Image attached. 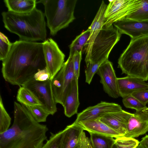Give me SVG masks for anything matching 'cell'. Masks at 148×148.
I'll use <instances>...</instances> for the list:
<instances>
[{"instance_id": "cell-1", "label": "cell", "mask_w": 148, "mask_h": 148, "mask_svg": "<svg viewBox=\"0 0 148 148\" xmlns=\"http://www.w3.org/2000/svg\"><path fill=\"white\" fill-rule=\"evenodd\" d=\"M2 62L1 72L5 80L22 86L46 67L42 42L16 41Z\"/></svg>"}, {"instance_id": "cell-2", "label": "cell", "mask_w": 148, "mask_h": 148, "mask_svg": "<svg viewBox=\"0 0 148 148\" xmlns=\"http://www.w3.org/2000/svg\"><path fill=\"white\" fill-rule=\"evenodd\" d=\"M12 126L0 134V148H41L47 139L46 125L38 122L24 105L14 103Z\"/></svg>"}, {"instance_id": "cell-3", "label": "cell", "mask_w": 148, "mask_h": 148, "mask_svg": "<svg viewBox=\"0 0 148 148\" xmlns=\"http://www.w3.org/2000/svg\"><path fill=\"white\" fill-rule=\"evenodd\" d=\"M5 28L19 37V40L29 42L45 41L47 30L44 14L36 8L24 14L9 11L1 13Z\"/></svg>"}, {"instance_id": "cell-4", "label": "cell", "mask_w": 148, "mask_h": 148, "mask_svg": "<svg viewBox=\"0 0 148 148\" xmlns=\"http://www.w3.org/2000/svg\"><path fill=\"white\" fill-rule=\"evenodd\" d=\"M118 63L122 74L148 80V36L131 39Z\"/></svg>"}, {"instance_id": "cell-5", "label": "cell", "mask_w": 148, "mask_h": 148, "mask_svg": "<svg viewBox=\"0 0 148 148\" xmlns=\"http://www.w3.org/2000/svg\"><path fill=\"white\" fill-rule=\"evenodd\" d=\"M77 0H36L44 7V15L50 35L54 36L75 19L74 13Z\"/></svg>"}, {"instance_id": "cell-6", "label": "cell", "mask_w": 148, "mask_h": 148, "mask_svg": "<svg viewBox=\"0 0 148 148\" xmlns=\"http://www.w3.org/2000/svg\"><path fill=\"white\" fill-rule=\"evenodd\" d=\"M121 34L112 25L108 27L103 26L86 53V64L89 62L102 63L108 60L110 53L119 40Z\"/></svg>"}, {"instance_id": "cell-7", "label": "cell", "mask_w": 148, "mask_h": 148, "mask_svg": "<svg viewBox=\"0 0 148 148\" xmlns=\"http://www.w3.org/2000/svg\"><path fill=\"white\" fill-rule=\"evenodd\" d=\"M75 76L73 57L69 56L62 68L51 81L54 97L57 103L63 106Z\"/></svg>"}, {"instance_id": "cell-8", "label": "cell", "mask_w": 148, "mask_h": 148, "mask_svg": "<svg viewBox=\"0 0 148 148\" xmlns=\"http://www.w3.org/2000/svg\"><path fill=\"white\" fill-rule=\"evenodd\" d=\"M103 26L108 27L114 22L124 18L139 7L141 0H114L109 1Z\"/></svg>"}, {"instance_id": "cell-9", "label": "cell", "mask_w": 148, "mask_h": 148, "mask_svg": "<svg viewBox=\"0 0 148 148\" xmlns=\"http://www.w3.org/2000/svg\"><path fill=\"white\" fill-rule=\"evenodd\" d=\"M30 90L41 103V106L50 115H53L57 111L56 104L53 95L51 80L37 81L33 78L23 86Z\"/></svg>"}, {"instance_id": "cell-10", "label": "cell", "mask_w": 148, "mask_h": 148, "mask_svg": "<svg viewBox=\"0 0 148 148\" xmlns=\"http://www.w3.org/2000/svg\"><path fill=\"white\" fill-rule=\"evenodd\" d=\"M42 44L46 67L50 74V79L52 81L62 66L65 55L52 38L46 39Z\"/></svg>"}, {"instance_id": "cell-11", "label": "cell", "mask_w": 148, "mask_h": 148, "mask_svg": "<svg viewBox=\"0 0 148 148\" xmlns=\"http://www.w3.org/2000/svg\"><path fill=\"white\" fill-rule=\"evenodd\" d=\"M62 148H92L82 127L73 123L64 129Z\"/></svg>"}, {"instance_id": "cell-12", "label": "cell", "mask_w": 148, "mask_h": 148, "mask_svg": "<svg viewBox=\"0 0 148 148\" xmlns=\"http://www.w3.org/2000/svg\"><path fill=\"white\" fill-rule=\"evenodd\" d=\"M100 77L103 90L109 96L117 98L120 96L116 77L112 63L107 60L100 66L96 73Z\"/></svg>"}, {"instance_id": "cell-13", "label": "cell", "mask_w": 148, "mask_h": 148, "mask_svg": "<svg viewBox=\"0 0 148 148\" xmlns=\"http://www.w3.org/2000/svg\"><path fill=\"white\" fill-rule=\"evenodd\" d=\"M116 103L101 101L95 105L88 107L77 114L74 123L99 119L106 114L122 110Z\"/></svg>"}, {"instance_id": "cell-14", "label": "cell", "mask_w": 148, "mask_h": 148, "mask_svg": "<svg viewBox=\"0 0 148 148\" xmlns=\"http://www.w3.org/2000/svg\"><path fill=\"white\" fill-rule=\"evenodd\" d=\"M113 24L121 34H126L130 36L131 39L148 36V21L123 18Z\"/></svg>"}, {"instance_id": "cell-15", "label": "cell", "mask_w": 148, "mask_h": 148, "mask_svg": "<svg viewBox=\"0 0 148 148\" xmlns=\"http://www.w3.org/2000/svg\"><path fill=\"white\" fill-rule=\"evenodd\" d=\"M148 132V107L136 111L130 118L124 136L134 138Z\"/></svg>"}, {"instance_id": "cell-16", "label": "cell", "mask_w": 148, "mask_h": 148, "mask_svg": "<svg viewBox=\"0 0 148 148\" xmlns=\"http://www.w3.org/2000/svg\"><path fill=\"white\" fill-rule=\"evenodd\" d=\"M133 114L122 109L108 114L99 119L109 127L124 136L127 133L129 120Z\"/></svg>"}, {"instance_id": "cell-17", "label": "cell", "mask_w": 148, "mask_h": 148, "mask_svg": "<svg viewBox=\"0 0 148 148\" xmlns=\"http://www.w3.org/2000/svg\"><path fill=\"white\" fill-rule=\"evenodd\" d=\"M117 83L120 96L123 98L136 91L148 89V83L132 76L127 75L124 77H117Z\"/></svg>"}, {"instance_id": "cell-18", "label": "cell", "mask_w": 148, "mask_h": 148, "mask_svg": "<svg viewBox=\"0 0 148 148\" xmlns=\"http://www.w3.org/2000/svg\"><path fill=\"white\" fill-rule=\"evenodd\" d=\"M77 123L80 125L84 130L88 131L89 133L99 134L115 138L122 136L101 122L99 119L81 121Z\"/></svg>"}, {"instance_id": "cell-19", "label": "cell", "mask_w": 148, "mask_h": 148, "mask_svg": "<svg viewBox=\"0 0 148 148\" xmlns=\"http://www.w3.org/2000/svg\"><path fill=\"white\" fill-rule=\"evenodd\" d=\"M107 6L104 1H102L92 24L88 28L90 31V35L85 46L86 53L89 50L97 35L103 26Z\"/></svg>"}, {"instance_id": "cell-20", "label": "cell", "mask_w": 148, "mask_h": 148, "mask_svg": "<svg viewBox=\"0 0 148 148\" xmlns=\"http://www.w3.org/2000/svg\"><path fill=\"white\" fill-rule=\"evenodd\" d=\"M80 103L79 99L78 79L73 81L71 87L65 98L62 106L65 115L70 117L77 114Z\"/></svg>"}, {"instance_id": "cell-21", "label": "cell", "mask_w": 148, "mask_h": 148, "mask_svg": "<svg viewBox=\"0 0 148 148\" xmlns=\"http://www.w3.org/2000/svg\"><path fill=\"white\" fill-rule=\"evenodd\" d=\"M8 11L24 14L29 13L36 8V0H4Z\"/></svg>"}, {"instance_id": "cell-22", "label": "cell", "mask_w": 148, "mask_h": 148, "mask_svg": "<svg viewBox=\"0 0 148 148\" xmlns=\"http://www.w3.org/2000/svg\"><path fill=\"white\" fill-rule=\"evenodd\" d=\"M17 101L25 106H41L42 104L34 94L29 89L24 86H20L16 96Z\"/></svg>"}, {"instance_id": "cell-23", "label": "cell", "mask_w": 148, "mask_h": 148, "mask_svg": "<svg viewBox=\"0 0 148 148\" xmlns=\"http://www.w3.org/2000/svg\"><path fill=\"white\" fill-rule=\"evenodd\" d=\"M90 140L92 148H112L115 139L111 137L90 133Z\"/></svg>"}, {"instance_id": "cell-24", "label": "cell", "mask_w": 148, "mask_h": 148, "mask_svg": "<svg viewBox=\"0 0 148 148\" xmlns=\"http://www.w3.org/2000/svg\"><path fill=\"white\" fill-rule=\"evenodd\" d=\"M90 35V31L88 29L76 36L69 45V56L73 57L77 51H82L84 47L89 39Z\"/></svg>"}, {"instance_id": "cell-25", "label": "cell", "mask_w": 148, "mask_h": 148, "mask_svg": "<svg viewBox=\"0 0 148 148\" xmlns=\"http://www.w3.org/2000/svg\"><path fill=\"white\" fill-rule=\"evenodd\" d=\"M124 18L139 21H148V0H141L139 8Z\"/></svg>"}, {"instance_id": "cell-26", "label": "cell", "mask_w": 148, "mask_h": 148, "mask_svg": "<svg viewBox=\"0 0 148 148\" xmlns=\"http://www.w3.org/2000/svg\"><path fill=\"white\" fill-rule=\"evenodd\" d=\"M24 106L34 119L39 123L45 122L47 117L50 115L49 113L41 106Z\"/></svg>"}, {"instance_id": "cell-27", "label": "cell", "mask_w": 148, "mask_h": 148, "mask_svg": "<svg viewBox=\"0 0 148 148\" xmlns=\"http://www.w3.org/2000/svg\"><path fill=\"white\" fill-rule=\"evenodd\" d=\"M64 130L53 134L50 132L51 136L41 148H62Z\"/></svg>"}, {"instance_id": "cell-28", "label": "cell", "mask_w": 148, "mask_h": 148, "mask_svg": "<svg viewBox=\"0 0 148 148\" xmlns=\"http://www.w3.org/2000/svg\"><path fill=\"white\" fill-rule=\"evenodd\" d=\"M11 118L4 106L0 95V134L7 131L10 125Z\"/></svg>"}, {"instance_id": "cell-29", "label": "cell", "mask_w": 148, "mask_h": 148, "mask_svg": "<svg viewBox=\"0 0 148 148\" xmlns=\"http://www.w3.org/2000/svg\"><path fill=\"white\" fill-rule=\"evenodd\" d=\"M115 143L118 148H136L139 142L134 138L122 136L115 138Z\"/></svg>"}, {"instance_id": "cell-30", "label": "cell", "mask_w": 148, "mask_h": 148, "mask_svg": "<svg viewBox=\"0 0 148 148\" xmlns=\"http://www.w3.org/2000/svg\"><path fill=\"white\" fill-rule=\"evenodd\" d=\"M0 60L3 61L6 57L11 49L12 43L3 33L0 32Z\"/></svg>"}, {"instance_id": "cell-31", "label": "cell", "mask_w": 148, "mask_h": 148, "mask_svg": "<svg viewBox=\"0 0 148 148\" xmlns=\"http://www.w3.org/2000/svg\"><path fill=\"white\" fill-rule=\"evenodd\" d=\"M124 106L127 108L134 109L136 111L142 109L147 106L131 95L123 98Z\"/></svg>"}, {"instance_id": "cell-32", "label": "cell", "mask_w": 148, "mask_h": 148, "mask_svg": "<svg viewBox=\"0 0 148 148\" xmlns=\"http://www.w3.org/2000/svg\"><path fill=\"white\" fill-rule=\"evenodd\" d=\"M102 64L89 62L86 64L85 73L86 83L88 84L90 83L94 76Z\"/></svg>"}, {"instance_id": "cell-33", "label": "cell", "mask_w": 148, "mask_h": 148, "mask_svg": "<svg viewBox=\"0 0 148 148\" xmlns=\"http://www.w3.org/2000/svg\"><path fill=\"white\" fill-rule=\"evenodd\" d=\"M82 59V51H76L73 56V60L74 73L77 79L79 76L80 64Z\"/></svg>"}, {"instance_id": "cell-34", "label": "cell", "mask_w": 148, "mask_h": 148, "mask_svg": "<svg viewBox=\"0 0 148 148\" xmlns=\"http://www.w3.org/2000/svg\"><path fill=\"white\" fill-rule=\"evenodd\" d=\"M143 104H148V89L140 90L133 93L131 95Z\"/></svg>"}, {"instance_id": "cell-35", "label": "cell", "mask_w": 148, "mask_h": 148, "mask_svg": "<svg viewBox=\"0 0 148 148\" xmlns=\"http://www.w3.org/2000/svg\"><path fill=\"white\" fill-rule=\"evenodd\" d=\"M51 75L50 73L46 67L44 69L41 70L34 75L33 78L36 81L43 82L50 79Z\"/></svg>"}, {"instance_id": "cell-36", "label": "cell", "mask_w": 148, "mask_h": 148, "mask_svg": "<svg viewBox=\"0 0 148 148\" xmlns=\"http://www.w3.org/2000/svg\"><path fill=\"white\" fill-rule=\"evenodd\" d=\"M139 143L145 146L146 148H148V135H146L143 138Z\"/></svg>"}, {"instance_id": "cell-37", "label": "cell", "mask_w": 148, "mask_h": 148, "mask_svg": "<svg viewBox=\"0 0 148 148\" xmlns=\"http://www.w3.org/2000/svg\"><path fill=\"white\" fill-rule=\"evenodd\" d=\"M136 148H146L145 146L143 145L140 144H139V145L136 147Z\"/></svg>"}, {"instance_id": "cell-38", "label": "cell", "mask_w": 148, "mask_h": 148, "mask_svg": "<svg viewBox=\"0 0 148 148\" xmlns=\"http://www.w3.org/2000/svg\"><path fill=\"white\" fill-rule=\"evenodd\" d=\"M112 148H118L116 145L115 143L114 145H113Z\"/></svg>"}]
</instances>
